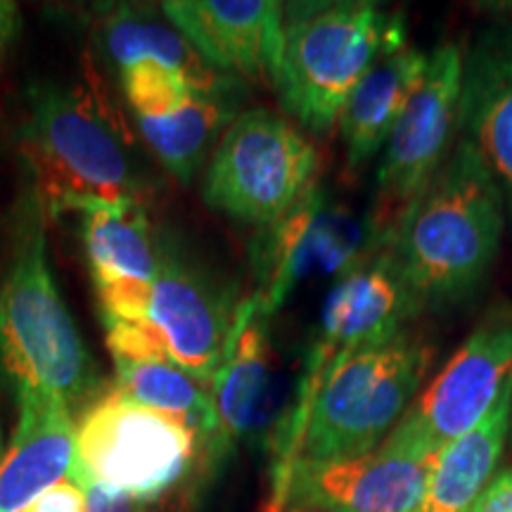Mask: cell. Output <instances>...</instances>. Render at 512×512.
<instances>
[{"mask_svg":"<svg viewBox=\"0 0 512 512\" xmlns=\"http://www.w3.org/2000/svg\"><path fill=\"white\" fill-rule=\"evenodd\" d=\"M48 216L95 202L138 200L140 181L126 136L93 88L41 83L29 93L19 138Z\"/></svg>","mask_w":512,"mask_h":512,"instance_id":"3957f363","label":"cell"},{"mask_svg":"<svg viewBox=\"0 0 512 512\" xmlns=\"http://www.w3.org/2000/svg\"><path fill=\"white\" fill-rule=\"evenodd\" d=\"M505 214L496 178L460 138L389 247L415 311L456 304L482 285L501 249Z\"/></svg>","mask_w":512,"mask_h":512,"instance_id":"6da1fadb","label":"cell"},{"mask_svg":"<svg viewBox=\"0 0 512 512\" xmlns=\"http://www.w3.org/2000/svg\"><path fill=\"white\" fill-rule=\"evenodd\" d=\"M384 249L370 216L361 219L313 185L283 219L259 228L252 249L259 285L254 297L273 316L302 280H339Z\"/></svg>","mask_w":512,"mask_h":512,"instance_id":"9c48e42d","label":"cell"},{"mask_svg":"<svg viewBox=\"0 0 512 512\" xmlns=\"http://www.w3.org/2000/svg\"><path fill=\"white\" fill-rule=\"evenodd\" d=\"M512 375L491 411L470 432L451 441L434 460L425 494L413 512H467L494 479L510 437Z\"/></svg>","mask_w":512,"mask_h":512,"instance_id":"ffe728a7","label":"cell"},{"mask_svg":"<svg viewBox=\"0 0 512 512\" xmlns=\"http://www.w3.org/2000/svg\"><path fill=\"white\" fill-rule=\"evenodd\" d=\"M432 358L425 339L403 330L337 363L280 430L275 484L294 465L335 463L375 451L411 408Z\"/></svg>","mask_w":512,"mask_h":512,"instance_id":"7a4b0ae2","label":"cell"},{"mask_svg":"<svg viewBox=\"0 0 512 512\" xmlns=\"http://www.w3.org/2000/svg\"><path fill=\"white\" fill-rule=\"evenodd\" d=\"M463 67L465 53L456 43L434 50L425 79L384 145L370 221L387 249L392 247L401 221L456 147Z\"/></svg>","mask_w":512,"mask_h":512,"instance_id":"ba28073f","label":"cell"},{"mask_svg":"<svg viewBox=\"0 0 512 512\" xmlns=\"http://www.w3.org/2000/svg\"><path fill=\"white\" fill-rule=\"evenodd\" d=\"M297 512H349V510H335V508H313V510H297Z\"/></svg>","mask_w":512,"mask_h":512,"instance_id":"f1b7e54d","label":"cell"},{"mask_svg":"<svg viewBox=\"0 0 512 512\" xmlns=\"http://www.w3.org/2000/svg\"><path fill=\"white\" fill-rule=\"evenodd\" d=\"M102 36H105L107 53L114 57L119 69L133 67L138 62H157L183 74L195 91L207 95H228L233 86H238V79L214 72L185 41L181 31L136 10L114 12L102 27Z\"/></svg>","mask_w":512,"mask_h":512,"instance_id":"7402d4cb","label":"cell"},{"mask_svg":"<svg viewBox=\"0 0 512 512\" xmlns=\"http://www.w3.org/2000/svg\"><path fill=\"white\" fill-rule=\"evenodd\" d=\"M164 17L214 72L278 88L285 8L275 0H171Z\"/></svg>","mask_w":512,"mask_h":512,"instance_id":"5bb4252c","label":"cell"},{"mask_svg":"<svg viewBox=\"0 0 512 512\" xmlns=\"http://www.w3.org/2000/svg\"><path fill=\"white\" fill-rule=\"evenodd\" d=\"M121 86L138 119L162 117L185 105L192 95L200 93L183 74L166 69L157 62H138L121 69Z\"/></svg>","mask_w":512,"mask_h":512,"instance_id":"cb8c5ba5","label":"cell"},{"mask_svg":"<svg viewBox=\"0 0 512 512\" xmlns=\"http://www.w3.org/2000/svg\"><path fill=\"white\" fill-rule=\"evenodd\" d=\"M81 233L102 318L145 323L159 271V238L140 200L95 202L81 209Z\"/></svg>","mask_w":512,"mask_h":512,"instance_id":"9a60e30c","label":"cell"},{"mask_svg":"<svg viewBox=\"0 0 512 512\" xmlns=\"http://www.w3.org/2000/svg\"><path fill=\"white\" fill-rule=\"evenodd\" d=\"M413 316H418V311L389 249L342 275L323 304L318 339L311 349L294 408L311 401L320 382L337 363L354 356L356 351L394 339L406 330V323Z\"/></svg>","mask_w":512,"mask_h":512,"instance_id":"7c38bea8","label":"cell"},{"mask_svg":"<svg viewBox=\"0 0 512 512\" xmlns=\"http://www.w3.org/2000/svg\"><path fill=\"white\" fill-rule=\"evenodd\" d=\"M467 512H512V470L491 479Z\"/></svg>","mask_w":512,"mask_h":512,"instance_id":"4316f807","label":"cell"},{"mask_svg":"<svg viewBox=\"0 0 512 512\" xmlns=\"http://www.w3.org/2000/svg\"><path fill=\"white\" fill-rule=\"evenodd\" d=\"M403 46V17L375 3L292 5L275 91L299 124L328 136L358 81Z\"/></svg>","mask_w":512,"mask_h":512,"instance_id":"5b68a950","label":"cell"},{"mask_svg":"<svg viewBox=\"0 0 512 512\" xmlns=\"http://www.w3.org/2000/svg\"><path fill=\"white\" fill-rule=\"evenodd\" d=\"M434 460L380 444L366 456L294 465L275 484L266 512L335 508L349 512H413L425 494Z\"/></svg>","mask_w":512,"mask_h":512,"instance_id":"4fadbf2b","label":"cell"},{"mask_svg":"<svg viewBox=\"0 0 512 512\" xmlns=\"http://www.w3.org/2000/svg\"><path fill=\"white\" fill-rule=\"evenodd\" d=\"M430 55L403 46L384 55L351 91L339 114L349 169H361L384 150L408 100L425 79Z\"/></svg>","mask_w":512,"mask_h":512,"instance_id":"d6986e66","label":"cell"},{"mask_svg":"<svg viewBox=\"0 0 512 512\" xmlns=\"http://www.w3.org/2000/svg\"><path fill=\"white\" fill-rule=\"evenodd\" d=\"M117 366V392L126 399L171 415L185 422L200 439L202 456L223 453L219 420H216L211 384H204L176 366L171 358H150V361H124Z\"/></svg>","mask_w":512,"mask_h":512,"instance_id":"44dd1931","label":"cell"},{"mask_svg":"<svg viewBox=\"0 0 512 512\" xmlns=\"http://www.w3.org/2000/svg\"><path fill=\"white\" fill-rule=\"evenodd\" d=\"M86 508L88 512H159L150 503L136 501V498L95 484H86Z\"/></svg>","mask_w":512,"mask_h":512,"instance_id":"484cf974","label":"cell"},{"mask_svg":"<svg viewBox=\"0 0 512 512\" xmlns=\"http://www.w3.org/2000/svg\"><path fill=\"white\" fill-rule=\"evenodd\" d=\"M43 216L41 202L31 200L19 223L0 290V363L15 387L57 396L72 408L98 389L100 377L50 271Z\"/></svg>","mask_w":512,"mask_h":512,"instance_id":"277c9868","label":"cell"},{"mask_svg":"<svg viewBox=\"0 0 512 512\" xmlns=\"http://www.w3.org/2000/svg\"><path fill=\"white\" fill-rule=\"evenodd\" d=\"M197 456L200 439L185 422L140 406L117 389L95 399L76 425L74 477L143 503L176 489Z\"/></svg>","mask_w":512,"mask_h":512,"instance_id":"8992f818","label":"cell"},{"mask_svg":"<svg viewBox=\"0 0 512 512\" xmlns=\"http://www.w3.org/2000/svg\"><path fill=\"white\" fill-rule=\"evenodd\" d=\"M238 304L226 285L159 238V271L145 325L176 366L211 384L226 354Z\"/></svg>","mask_w":512,"mask_h":512,"instance_id":"8fae6325","label":"cell"},{"mask_svg":"<svg viewBox=\"0 0 512 512\" xmlns=\"http://www.w3.org/2000/svg\"><path fill=\"white\" fill-rule=\"evenodd\" d=\"M19 512H88L86 508V486L76 477H69L60 482L46 494H41L36 501H31L27 508Z\"/></svg>","mask_w":512,"mask_h":512,"instance_id":"d4e9b609","label":"cell"},{"mask_svg":"<svg viewBox=\"0 0 512 512\" xmlns=\"http://www.w3.org/2000/svg\"><path fill=\"white\" fill-rule=\"evenodd\" d=\"M17 425L0 453V512H19L76 470L72 408L57 396L17 387Z\"/></svg>","mask_w":512,"mask_h":512,"instance_id":"e0dca14e","label":"cell"},{"mask_svg":"<svg viewBox=\"0 0 512 512\" xmlns=\"http://www.w3.org/2000/svg\"><path fill=\"white\" fill-rule=\"evenodd\" d=\"M268 320L271 313L254 294L240 299L226 354L211 380V401L226 446L264 432L278 411V366Z\"/></svg>","mask_w":512,"mask_h":512,"instance_id":"2e32d148","label":"cell"},{"mask_svg":"<svg viewBox=\"0 0 512 512\" xmlns=\"http://www.w3.org/2000/svg\"><path fill=\"white\" fill-rule=\"evenodd\" d=\"M19 31V8L8 0H0V50H5L15 41Z\"/></svg>","mask_w":512,"mask_h":512,"instance_id":"83f0119b","label":"cell"},{"mask_svg":"<svg viewBox=\"0 0 512 512\" xmlns=\"http://www.w3.org/2000/svg\"><path fill=\"white\" fill-rule=\"evenodd\" d=\"M460 131L503 190L512 214V34L491 31L465 55Z\"/></svg>","mask_w":512,"mask_h":512,"instance_id":"ac0fdd59","label":"cell"},{"mask_svg":"<svg viewBox=\"0 0 512 512\" xmlns=\"http://www.w3.org/2000/svg\"><path fill=\"white\" fill-rule=\"evenodd\" d=\"M510 437H512V401H510Z\"/></svg>","mask_w":512,"mask_h":512,"instance_id":"f546056e","label":"cell"},{"mask_svg":"<svg viewBox=\"0 0 512 512\" xmlns=\"http://www.w3.org/2000/svg\"><path fill=\"white\" fill-rule=\"evenodd\" d=\"M318 152L297 126L271 110L233 119L209 159L204 202L266 228L316 185Z\"/></svg>","mask_w":512,"mask_h":512,"instance_id":"52a82bcc","label":"cell"},{"mask_svg":"<svg viewBox=\"0 0 512 512\" xmlns=\"http://www.w3.org/2000/svg\"><path fill=\"white\" fill-rule=\"evenodd\" d=\"M233 119L235 107L228 95L195 93L178 110L138 119V126L159 162L178 181L190 183Z\"/></svg>","mask_w":512,"mask_h":512,"instance_id":"603a6c76","label":"cell"},{"mask_svg":"<svg viewBox=\"0 0 512 512\" xmlns=\"http://www.w3.org/2000/svg\"><path fill=\"white\" fill-rule=\"evenodd\" d=\"M512 375V309L491 311L439 375L415 396L382 441L411 456L437 460L444 448L484 420Z\"/></svg>","mask_w":512,"mask_h":512,"instance_id":"30bf717a","label":"cell"}]
</instances>
